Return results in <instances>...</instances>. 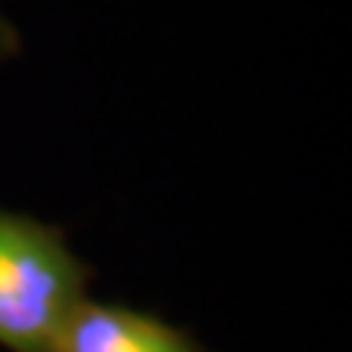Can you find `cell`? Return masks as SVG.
<instances>
[{
  "label": "cell",
  "instance_id": "cell-1",
  "mask_svg": "<svg viewBox=\"0 0 352 352\" xmlns=\"http://www.w3.org/2000/svg\"><path fill=\"white\" fill-rule=\"evenodd\" d=\"M85 300L88 271L63 235L0 209V349L59 352Z\"/></svg>",
  "mask_w": 352,
  "mask_h": 352
},
{
  "label": "cell",
  "instance_id": "cell-2",
  "mask_svg": "<svg viewBox=\"0 0 352 352\" xmlns=\"http://www.w3.org/2000/svg\"><path fill=\"white\" fill-rule=\"evenodd\" d=\"M59 352H202L189 333L118 303L88 297L65 327Z\"/></svg>",
  "mask_w": 352,
  "mask_h": 352
},
{
  "label": "cell",
  "instance_id": "cell-3",
  "mask_svg": "<svg viewBox=\"0 0 352 352\" xmlns=\"http://www.w3.org/2000/svg\"><path fill=\"white\" fill-rule=\"evenodd\" d=\"M10 43H13V36H10V30H7V23H3V16H0V52L10 50Z\"/></svg>",
  "mask_w": 352,
  "mask_h": 352
}]
</instances>
